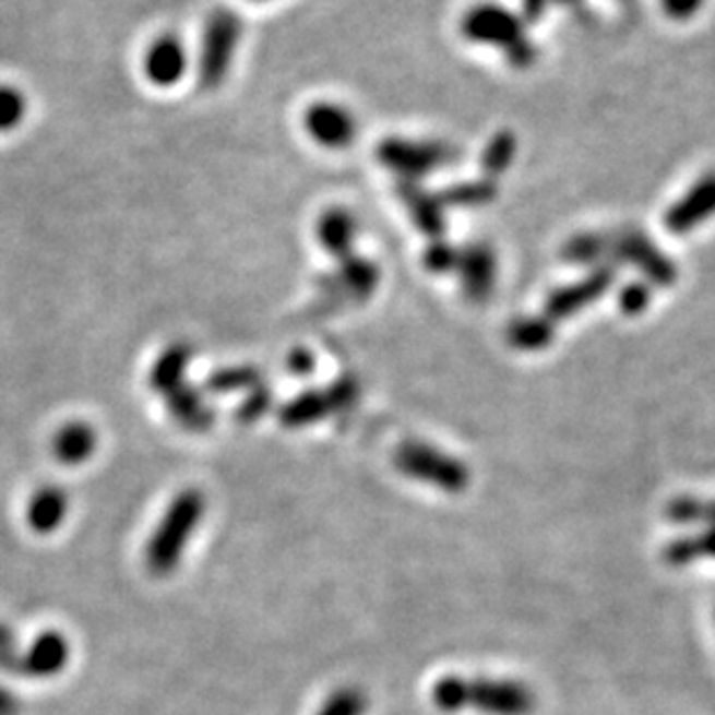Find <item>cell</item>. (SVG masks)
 Segmentation results:
<instances>
[{
	"mask_svg": "<svg viewBox=\"0 0 715 715\" xmlns=\"http://www.w3.org/2000/svg\"><path fill=\"white\" fill-rule=\"evenodd\" d=\"M572 3H576V0H523V12L529 22H535L551 5H572Z\"/></svg>",
	"mask_w": 715,
	"mask_h": 715,
	"instance_id": "4dcf8cb0",
	"label": "cell"
},
{
	"mask_svg": "<svg viewBox=\"0 0 715 715\" xmlns=\"http://www.w3.org/2000/svg\"><path fill=\"white\" fill-rule=\"evenodd\" d=\"M68 492L59 486H43L33 492L26 507V521L35 535H51L57 532L68 516Z\"/></svg>",
	"mask_w": 715,
	"mask_h": 715,
	"instance_id": "4fadbf2b",
	"label": "cell"
},
{
	"mask_svg": "<svg viewBox=\"0 0 715 715\" xmlns=\"http://www.w3.org/2000/svg\"><path fill=\"white\" fill-rule=\"evenodd\" d=\"M68 663H70L68 639L57 630H47L35 636L26 651H22L20 671L16 674L45 681V678L59 676L68 667Z\"/></svg>",
	"mask_w": 715,
	"mask_h": 715,
	"instance_id": "8fae6325",
	"label": "cell"
},
{
	"mask_svg": "<svg viewBox=\"0 0 715 715\" xmlns=\"http://www.w3.org/2000/svg\"><path fill=\"white\" fill-rule=\"evenodd\" d=\"M191 346L187 344H172L168 351H165L150 374V386L160 393V395H168L170 391H175L177 386L184 383V372L191 362Z\"/></svg>",
	"mask_w": 715,
	"mask_h": 715,
	"instance_id": "2e32d148",
	"label": "cell"
},
{
	"mask_svg": "<svg viewBox=\"0 0 715 715\" xmlns=\"http://www.w3.org/2000/svg\"><path fill=\"white\" fill-rule=\"evenodd\" d=\"M455 272L461 274L465 296L472 302H484L490 298V293L494 288L498 261H494V253L488 247L469 245L463 251H457Z\"/></svg>",
	"mask_w": 715,
	"mask_h": 715,
	"instance_id": "7c38bea8",
	"label": "cell"
},
{
	"mask_svg": "<svg viewBox=\"0 0 715 715\" xmlns=\"http://www.w3.org/2000/svg\"><path fill=\"white\" fill-rule=\"evenodd\" d=\"M663 12L674 22H688L702 10L704 0H659Z\"/></svg>",
	"mask_w": 715,
	"mask_h": 715,
	"instance_id": "f546056e",
	"label": "cell"
},
{
	"mask_svg": "<svg viewBox=\"0 0 715 715\" xmlns=\"http://www.w3.org/2000/svg\"><path fill=\"white\" fill-rule=\"evenodd\" d=\"M665 516L676 525H715V500H702V498H676L667 504Z\"/></svg>",
	"mask_w": 715,
	"mask_h": 715,
	"instance_id": "44dd1931",
	"label": "cell"
},
{
	"mask_svg": "<svg viewBox=\"0 0 715 715\" xmlns=\"http://www.w3.org/2000/svg\"><path fill=\"white\" fill-rule=\"evenodd\" d=\"M20 657L22 651L16 646V634L5 622H0V671H20Z\"/></svg>",
	"mask_w": 715,
	"mask_h": 715,
	"instance_id": "83f0119b",
	"label": "cell"
},
{
	"mask_svg": "<svg viewBox=\"0 0 715 715\" xmlns=\"http://www.w3.org/2000/svg\"><path fill=\"white\" fill-rule=\"evenodd\" d=\"M715 216V170L702 175L665 214L671 235H688Z\"/></svg>",
	"mask_w": 715,
	"mask_h": 715,
	"instance_id": "30bf717a",
	"label": "cell"
},
{
	"mask_svg": "<svg viewBox=\"0 0 715 715\" xmlns=\"http://www.w3.org/2000/svg\"><path fill=\"white\" fill-rule=\"evenodd\" d=\"M365 711H368L365 694L356 688H342L327 696L317 715H365Z\"/></svg>",
	"mask_w": 715,
	"mask_h": 715,
	"instance_id": "cb8c5ba5",
	"label": "cell"
},
{
	"mask_svg": "<svg viewBox=\"0 0 715 715\" xmlns=\"http://www.w3.org/2000/svg\"><path fill=\"white\" fill-rule=\"evenodd\" d=\"M354 237H356V222L346 210H330L321 216L319 240L330 253L337 255V259L351 253Z\"/></svg>",
	"mask_w": 715,
	"mask_h": 715,
	"instance_id": "ac0fdd59",
	"label": "cell"
},
{
	"mask_svg": "<svg viewBox=\"0 0 715 715\" xmlns=\"http://www.w3.org/2000/svg\"><path fill=\"white\" fill-rule=\"evenodd\" d=\"M288 370L293 374H309L314 370V356L305 351V348H296V351L288 356Z\"/></svg>",
	"mask_w": 715,
	"mask_h": 715,
	"instance_id": "1f68e13d",
	"label": "cell"
},
{
	"mask_svg": "<svg viewBox=\"0 0 715 715\" xmlns=\"http://www.w3.org/2000/svg\"><path fill=\"white\" fill-rule=\"evenodd\" d=\"M562 259L574 265H611L607 233H581L562 247Z\"/></svg>",
	"mask_w": 715,
	"mask_h": 715,
	"instance_id": "ffe728a7",
	"label": "cell"
},
{
	"mask_svg": "<svg viewBox=\"0 0 715 715\" xmlns=\"http://www.w3.org/2000/svg\"><path fill=\"white\" fill-rule=\"evenodd\" d=\"M393 463L400 474L409 476V479L437 486L451 494L463 492L472 481L469 467L465 463L424 442H405L397 446Z\"/></svg>",
	"mask_w": 715,
	"mask_h": 715,
	"instance_id": "277c9868",
	"label": "cell"
},
{
	"mask_svg": "<svg viewBox=\"0 0 715 715\" xmlns=\"http://www.w3.org/2000/svg\"><path fill=\"white\" fill-rule=\"evenodd\" d=\"M358 381L354 377H342L325 391H309L290 400L279 412V424L286 428H305L327 418L330 414H339L356 405L358 400Z\"/></svg>",
	"mask_w": 715,
	"mask_h": 715,
	"instance_id": "8992f818",
	"label": "cell"
},
{
	"mask_svg": "<svg viewBox=\"0 0 715 715\" xmlns=\"http://www.w3.org/2000/svg\"><path fill=\"white\" fill-rule=\"evenodd\" d=\"M556 330L558 325L546 321L544 317H523L511 321L507 327V342L525 354L544 351L556 339Z\"/></svg>",
	"mask_w": 715,
	"mask_h": 715,
	"instance_id": "e0dca14e",
	"label": "cell"
},
{
	"mask_svg": "<svg viewBox=\"0 0 715 715\" xmlns=\"http://www.w3.org/2000/svg\"><path fill=\"white\" fill-rule=\"evenodd\" d=\"M255 386H261V374L255 368H249V365H245V368L218 370L205 381V389L210 393H233Z\"/></svg>",
	"mask_w": 715,
	"mask_h": 715,
	"instance_id": "7402d4cb",
	"label": "cell"
},
{
	"mask_svg": "<svg viewBox=\"0 0 715 715\" xmlns=\"http://www.w3.org/2000/svg\"><path fill=\"white\" fill-rule=\"evenodd\" d=\"M432 704L444 713L479 711L481 715H532L537 694L511 678L444 676L432 686Z\"/></svg>",
	"mask_w": 715,
	"mask_h": 715,
	"instance_id": "6da1fadb",
	"label": "cell"
},
{
	"mask_svg": "<svg viewBox=\"0 0 715 715\" xmlns=\"http://www.w3.org/2000/svg\"><path fill=\"white\" fill-rule=\"evenodd\" d=\"M457 263V249L446 247V245H434L426 253V265L432 272H455Z\"/></svg>",
	"mask_w": 715,
	"mask_h": 715,
	"instance_id": "f1b7e54d",
	"label": "cell"
},
{
	"mask_svg": "<svg viewBox=\"0 0 715 715\" xmlns=\"http://www.w3.org/2000/svg\"><path fill=\"white\" fill-rule=\"evenodd\" d=\"M305 131L325 150H346L358 140V119L342 103L319 100L307 107Z\"/></svg>",
	"mask_w": 715,
	"mask_h": 715,
	"instance_id": "ba28073f",
	"label": "cell"
},
{
	"mask_svg": "<svg viewBox=\"0 0 715 715\" xmlns=\"http://www.w3.org/2000/svg\"><path fill=\"white\" fill-rule=\"evenodd\" d=\"M651 300H653V286L646 282L628 284L618 293V307L622 314L628 317L644 314V311L651 307Z\"/></svg>",
	"mask_w": 715,
	"mask_h": 715,
	"instance_id": "d4e9b609",
	"label": "cell"
},
{
	"mask_svg": "<svg viewBox=\"0 0 715 715\" xmlns=\"http://www.w3.org/2000/svg\"><path fill=\"white\" fill-rule=\"evenodd\" d=\"M513 154H516V142H513L511 135H498L488 146L486 154V168L490 172H502L507 165L513 160Z\"/></svg>",
	"mask_w": 715,
	"mask_h": 715,
	"instance_id": "4316f807",
	"label": "cell"
},
{
	"mask_svg": "<svg viewBox=\"0 0 715 715\" xmlns=\"http://www.w3.org/2000/svg\"><path fill=\"white\" fill-rule=\"evenodd\" d=\"M28 100L20 88L3 84L0 86V133L14 131L26 119Z\"/></svg>",
	"mask_w": 715,
	"mask_h": 715,
	"instance_id": "603a6c76",
	"label": "cell"
},
{
	"mask_svg": "<svg viewBox=\"0 0 715 715\" xmlns=\"http://www.w3.org/2000/svg\"><path fill=\"white\" fill-rule=\"evenodd\" d=\"M611 265L630 263L634 265L651 286L669 288L678 279V267L669 255L659 249L646 233L639 228H620L607 233Z\"/></svg>",
	"mask_w": 715,
	"mask_h": 715,
	"instance_id": "5b68a950",
	"label": "cell"
},
{
	"mask_svg": "<svg viewBox=\"0 0 715 715\" xmlns=\"http://www.w3.org/2000/svg\"><path fill=\"white\" fill-rule=\"evenodd\" d=\"M165 402H168V409L181 428H187L191 432H205L214 426L216 420L214 409L205 405V400L200 397L195 389L184 386V383L165 395Z\"/></svg>",
	"mask_w": 715,
	"mask_h": 715,
	"instance_id": "9a60e30c",
	"label": "cell"
},
{
	"mask_svg": "<svg viewBox=\"0 0 715 715\" xmlns=\"http://www.w3.org/2000/svg\"><path fill=\"white\" fill-rule=\"evenodd\" d=\"M98 446V434L84 420H72L65 424L61 430H57L51 439V455L57 457L61 465L75 467L86 463L91 455H94Z\"/></svg>",
	"mask_w": 715,
	"mask_h": 715,
	"instance_id": "5bb4252c",
	"label": "cell"
},
{
	"mask_svg": "<svg viewBox=\"0 0 715 715\" xmlns=\"http://www.w3.org/2000/svg\"><path fill=\"white\" fill-rule=\"evenodd\" d=\"M0 715H20V702L5 688H0Z\"/></svg>",
	"mask_w": 715,
	"mask_h": 715,
	"instance_id": "d6a6232c",
	"label": "cell"
},
{
	"mask_svg": "<svg viewBox=\"0 0 715 715\" xmlns=\"http://www.w3.org/2000/svg\"><path fill=\"white\" fill-rule=\"evenodd\" d=\"M616 277H618V267L599 265V267H593L588 274H585L581 282L556 288L551 296L546 298L544 319L551 321L553 325H558V321L572 319L585 307H591L593 302H597L599 298L607 296V293L613 286V282H616Z\"/></svg>",
	"mask_w": 715,
	"mask_h": 715,
	"instance_id": "52a82bcc",
	"label": "cell"
},
{
	"mask_svg": "<svg viewBox=\"0 0 715 715\" xmlns=\"http://www.w3.org/2000/svg\"><path fill=\"white\" fill-rule=\"evenodd\" d=\"M205 513V498L200 490H184L172 500V504L160 519L154 537L144 548V564L154 576H168L177 570L184 556L187 541Z\"/></svg>",
	"mask_w": 715,
	"mask_h": 715,
	"instance_id": "7a4b0ae2",
	"label": "cell"
},
{
	"mask_svg": "<svg viewBox=\"0 0 715 715\" xmlns=\"http://www.w3.org/2000/svg\"><path fill=\"white\" fill-rule=\"evenodd\" d=\"M272 407V393L267 386H255L251 397H247L242 402V407L237 409V424H245L251 426L259 420L267 409Z\"/></svg>",
	"mask_w": 715,
	"mask_h": 715,
	"instance_id": "484cf974",
	"label": "cell"
},
{
	"mask_svg": "<svg viewBox=\"0 0 715 715\" xmlns=\"http://www.w3.org/2000/svg\"><path fill=\"white\" fill-rule=\"evenodd\" d=\"M144 80L156 88H172L189 72V49L175 33H163L142 51Z\"/></svg>",
	"mask_w": 715,
	"mask_h": 715,
	"instance_id": "9c48e42d",
	"label": "cell"
},
{
	"mask_svg": "<svg viewBox=\"0 0 715 715\" xmlns=\"http://www.w3.org/2000/svg\"><path fill=\"white\" fill-rule=\"evenodd\" d=\"M715 560V525L706 527L700 535L674 539L665 546L663 560L669 567H688L696 560Z\"/></svg>",
	"mask_w": 715,
	"mask_h": 715,
	"instance_id": "d6986e66",
	"label": "cell"
},
{
	"mask_svg": "<svg viewBox=\"0 0 715 715\" xmlns=\"http://www.w3.org/2000/svg\"><path fill=\"white\" fill-rule=\"evenodd\" d=\"M461 31L469 43L502 49L509 63L516 68H527L537 59V49L532 47L521 16L498 3L469 8L461 22Z\"/></svg>",
	"mask_w": 715,
	"mask_h": 715,
	"instance_id": "3957f363",
	"label": "cell"
}]
</instances>
